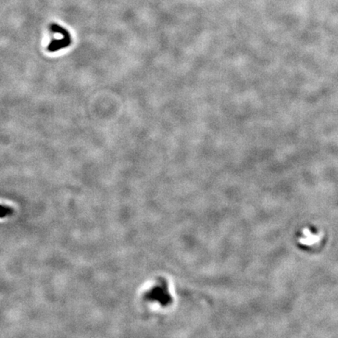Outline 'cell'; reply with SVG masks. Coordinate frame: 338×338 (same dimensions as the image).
Listing matches in <instances>:
<instances>
[{
	"mask_svg": "<svg viewBox=\"0 0 338 338\" xmlns=\"http://www.w3.org/2000/svg\"><path fill=\"white\" fill-rule=\"evenodd\" d=\"M321 239V233L313 227L303 228L297 236V244L303 248H314L320 244Z\"/></svg>",
	"mask_w": 338,
	"mask_h": 338,
	"instance_id": "cell-1",
	"label": "cell"
}]
</instances>
